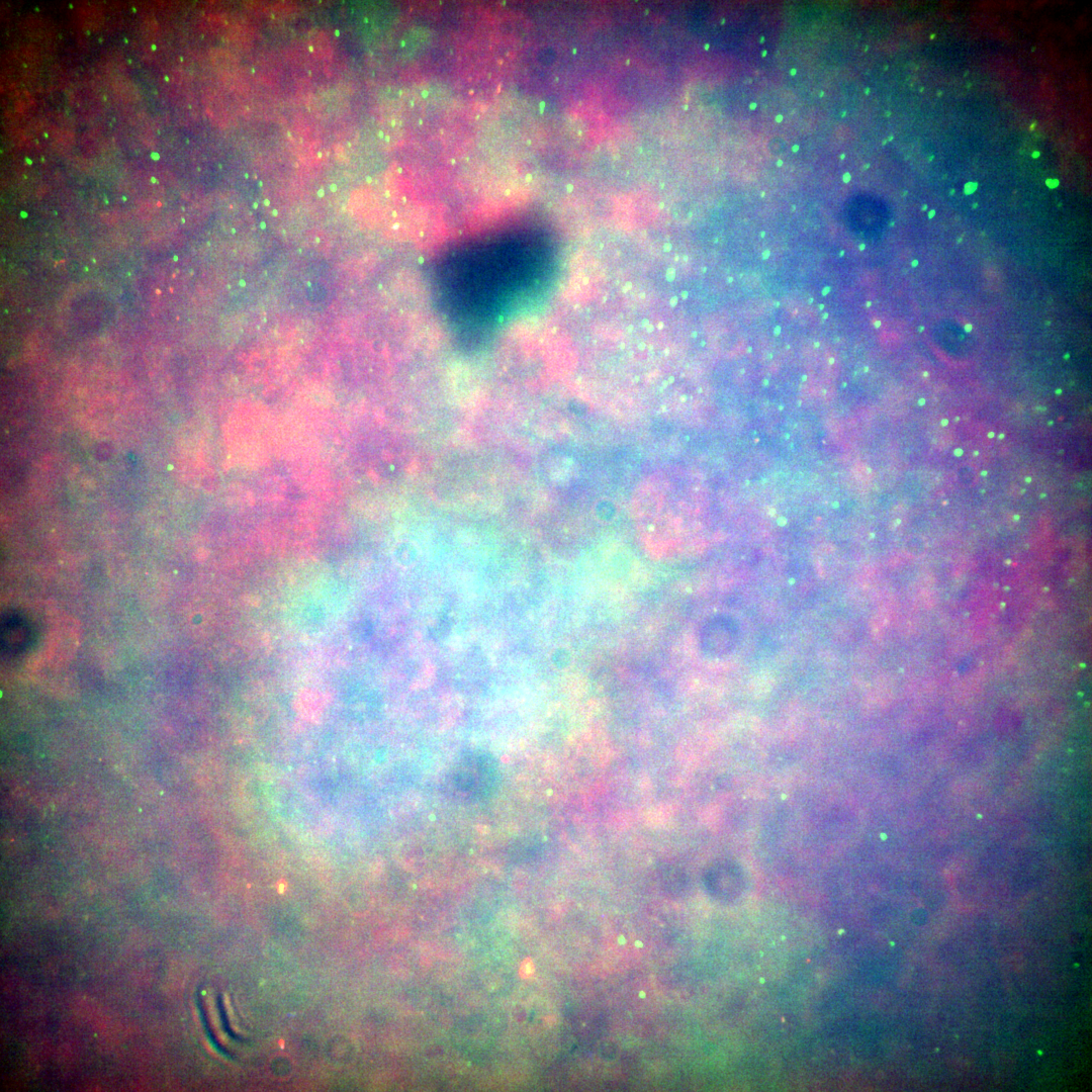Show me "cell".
Listing matches in <instances>:
<instances>
[{
    "mask_svg": "<svg viewBox=\"0 0 1092 1092\" xmlns=\"http://www.w3.org/2000/svg\"><path fill=\"white\" fill-rule=\"evenodd\" d=\"M500 766L490 753L473 750L462 754L451 766L446 779L448 792L463 802L489 798L498 788Z\"/></svg>",
    "mask_w": 1092,
    "mask_h": 1092,
    "instance_id": "obj_1",
    "label": "cell"
}]
</instances>
